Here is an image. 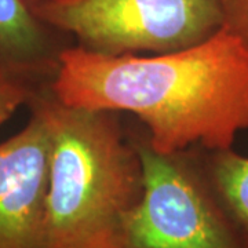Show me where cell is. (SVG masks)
Listing matches in <instances>:
<instances>
[{"mask_svg":"<svg viewBox=\"0 0 248 248\" xmlns=\"http://www.w3.org/2000/svg\"><path fill=\"white\" fill-rule=\"evenodd\" d=\"M45 83H37L13 72L0 73V127L22 105H28L36 90Z\"/></svg>","mask_w":248,"mask_h":248,"instance_id":"cell-8","label":"cell"},{"mask_svg":"<svg viewBox=\"0 0 248 248\" xmlns=\"http://www.w3.org/2000/svg\"><path fill=\"white\" fill-rule=\"evenodd\" d=\"M29 1V4L32 6V7H35L37 4H40V3H43V1H47V0H28Z\"/></svg>","mask_w":248,"mask_h":248,"instance_id":"cell-10","label":"cell"},{"mask_svg":"<svg viewBox=\"0 0 248 248\" xmlns=\"http://www.w3.org/2000/svg\"><path fill=\"white\" fill-rule=\"evenodd\" d=\"M48 86L65 105L135 116L164 155L229 149L248 128V48L223 27L164 54L115 57L65 46Z\"/></svg>","mask_w":248,"mask_h":248,"instance_id":"cell-1","label":"cell"},{"mask_svg":"<svg viewBox=\"0 0 248 248\" xmlns=\"http://www.w3.org/2000/svg\"><path fill=\"white\" fill-rule=\"evenodd\" d=\"M3 72H11V71H10V69H7V68H4V66H3V65L0 63V73H3ZM13 73H14V72H13ZM17 75H18V73H17Z\"/></svg>","mask_w":248,"mask_h":248,"instance_id":"cell-11","label":"cell"},{"mask_svg":"<svg viewBox=\"0 0 248 248\" xmlns=\"http://www.w3.org/2000/svg\"><path fill=\"white\" fill-rule=\"evenodd\" d=\"M57 33L36 16L28 0H0V63L4 68L48 83L65 47Z\"/></svg>","mask_w":248,"mask_h":248,"instance_id":"cell-6","label":"cell"},{"mask_svg":"<svg viewBox=\"0 0 248 248\" xmlns=\"http://www.w3.org/2000/svg\"><path fill=\"white\" fill-rule=\"evenodd\" d=\"M29 109L27 125L0 143V248H45L50 135Z\"/></svg>","mask_w":248,"mask_h":248,"instance_id":"cell-5","label":"cell"},{"mask_svg":"<svg viewBox=\"0 0 248 248\" xmlns=\"http://www.w3.org/2000/svg\"><path fill=\"white\" fill-rule=\"evenodd\" d=\"M48 83L28 104L50 135L45 248H119L143 192L133 135L124 134L120 113L65 105Z\"/></svg>","mask_w":248,"mask_h":248,"instance_id":"cell-2","label":"cell"},{"mask_svg":"<svg viewBox=\"0 0 248 248\" xmlns=\"http://www.w3.org/2000/svg\"><path fill=\"white\" fill-rule=\"evenodd\" d=\"M46 25L104 55H152L199 45L223 27L222 0H47Z\"/></svg>","mask_w":248,"mask_h":248,"instance_id":"cell-4","label":"cell"},{"mask_svg":"<svg viewBox=\"0 0 248 248\" xmlns=\"http://www.w3.org/2000/svg\"><path fill=\"white\" fill-rule=\"evenodd\" d=\"M223 28L236 35L248 48V0H222Z\"/></svg>","mask_w":248,"mask_h":248,"instance_id":"cell-9","label":"cell"},{"mask_svg":"<svg viewBox=\"0 0 248 248\" xmlns=\"http://www.w3.org/2000/svg\"><path fill=\"white\" fill-rule=\"evenodd\" d=\"M203 164L215 195L248 248V156L233 148L204 151Z\"/></svg>","mask_w":248,"mask_h":248,"instance_id":"cell-7","label":"cell"},{"mask_svg":"<svg viewBox=\"0 0 248 248\" xmlns=\"http://www.w3.org/2000/svg\"><path fill=\"white\" fill-rule=\"evenodd\" d=\"M143 172L140 203L124 222L119 248H246L207 177L189 152H156L133 134Z\"/></svg>","mask_w":248,"mask_h":248,"instance_id":"cell-3","label":"cell"}]
</instances>
